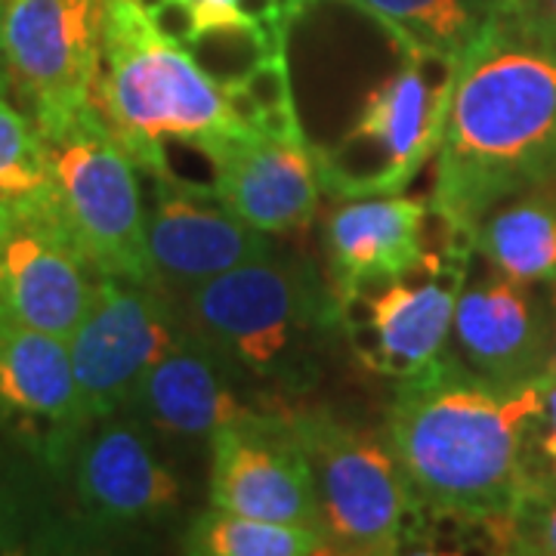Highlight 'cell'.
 <instances>
[{
  "instance_id": "1",
  "label": "cell",
  "mask_w": 556,
  "mask_h": 556,
  "mask_svg": "<svg viewBox=\"0 0 556 556\" xmlns=\"http://www.w3.org/2000/svg\"><path fill=\"white\" fill-rule=\"evenodd\" d=\"M556 182V35L522 7L460 65L437 155L430 211L477 254L501 201Z\"/></svg>"
},
{
  "instance_id": "2",
  "label": "cell",
  "mask_w": 556,
  "mask_h": 556,
  "mask_svg": "<svg viewBox=\"0 0 556 556\" xmlns=\"http://www.w3.org/2000/svg\"><path fill=\"white\" fill-rule=\"evenodd\" d=\"M541 405L544 378L489 380L448 350L424 375L399 380L383 433L430 514L482 526L538 482L532 430Z\"/></svg>"
},
{
  "instance_id": "3",
  "label": "cell",
  "mask_w": 556,
  "mask_h": 556,
  "mask_svg": "<svg viewBox=\"0 0 556 556\" xmlns=\"http://www.w3.org/2000/svg\"><path fill=\"white\" fill-rule=\"evenodd\" d=\"M179 321L273 396L316 387L331 346L343 340L340 300L313 260L294 254L241 263L223 276L174 294Z\"/></svg>"
},
{
  "instance_id": "4",
  "label": "cell",
  "mask_w": 556,
  "mask_h": 556,
  "mask_svg": "<svg viewBox=\"0 0 556 556\" xmlns=\"http://www.w3.org/2000/svg\"><path fill=\"white\" fill-rule=\"evenodd\" d=\"M93 109L139 174H170L167 146L204 149L239 127L226 84L167 40L137 0H102Z\"/></svg>"
},
{
  "instance_id": "5",
  "label": "cell",
  "mask_w": 556,
  "mask_h": 556,
  "mask_svg": "<svg viewBox=\"0 0 556 556\" xmlns=\"http://www.w3.org/2000/svg\"><path fill=\"white\" fill-rule=\"evenodd\" d=\"M457 72L437 53L402 50V65L365 97L346 137L334 149H316L321 189L334 199L405 192L439 155Z\"/></svg>"
},
{
  "instance_id": "6",
  "label": "cell",
  "mask_w": 556,
  "mask_h": 556,
  "mask_svg": "<svg viewBox=\"0 0 556 556\" xmlns=\"http://www.w3.org/2000/svg\"><path fill=\"white\" fill-rule=\"evenodd\" d=\"M291 427L316 479L321 532L334 554L393 556L415 541L427 510L412 492L387 439L358 430L328 408H291Z\"/></svg>"
},
{
  "instance_id": "7",
  "label": "cell",
  "mask_w": 556,
  "mask_h": 556,
  "mask_svg": "<svg viewBox=\"0 0 556 556\" xmlns=\"http://www.w3.org/2000/svg\"><path fill=\"white\" fill-rule=\"evenodd\" d=\"M47 152L60 217L84 260L100 276L155 285L139 167L100 112H87L65 137L47 142Z\"/></svg>"
},
{
  "instance_id": "8",
  "label": "cell",
  "mask_w": 556,
  "mask_h": 556,
  "mask_svg": "<svg viewBox=\"0 0 556 556\" xmlns=\"http://www.w3.org/2000/svg\"><path fill=\"white\" fill-rule=\"evenodd\" d=\"M100 31L102 0H3L0 60L43 142L93 112Z\"/></svg>"
},
{
  "instance_id": "9",
  "label": "cell",
  "mask_w": 556,
  "mask_h": 556,
  "mask_svg": "<svg viewBox=\"0 0 556 556\" xmlns=\"http://www.w3.org/2000/svg\"><path fill=\"white\" fill-rule=\"evenodd\" d=\"M473 251L448 239L408 273L340 300L343 343L371 375L408 380L445 356Z\"/></svg>"
},
{
  "instance_id": "10",
  "label": "cell",
  "mask_w": 556,
  "mask_h": 556,
  "mask_svg": "<svg viewBox=\"0 0 556 556\" xmlns=\"http://www.w3.org/2000/svg\"><path fill=\"white\" fill-rule=\"evenodd\" d=\"M186 334L177 303L155 285L102 276L87 313L68 338L84 415L112 417L139 378Z\"/></svg>"
},
{
  "instance_id": "11",
  "label": "cell",
  "mask_w": 556,
  "mask_h": 556,
  "mask_svg": "<svg viewBox=\"0 0 556 556\" xmlns=\"http://www.w3.org/2000/svg\"><path fill=\"white\" fill-rule=\"evenodd\" d=\"M288 415L263 412L211 437V507L321 532L313 467Z\"/></svg>"
},
{
  "instance_id": "12",
  "label": "cell",
  "mask_w": 556,
  "mask_h": 556,
  "mask_svg": "<svg viewBox=\"0 0 556 556\" xmlns=\"http://www.w3.org/2000/svg\"><path fill=\"white\" fill-rule=\"evenodd\" d=\"M149 263L155 285L170 298L276 251L269 232H260L236 217L211 182H195L179 174H149Z\"/></svg>"
},
{
  "instance_id": "13",
  "label": "cell",
  "mask_w": 556,
  "mask_h": 556,
  "mask_svg": "<svg viewBox=\"0 0 556 556\" xmlns=\"http://www.w3.org/2000/svg\"><path fill=\"white\" fill-rule=\"evenodd\" d=\"M87 266L62 223L56 195L0 214V316L68 340L97 288Z\"/></svg>"
},
{
  "instance_id": "14",
  "label": "cell",
  "mask_w": 556,
  "mask_h": 556,
  "mask_svg": "<svg viewBox=\"0 0 556 556\" xmlns=\"http://www.w3.org/2000/svg\"><path fill=\"white\" fill-rule=\"evenodd\" d=\"M219 201L260 232H294L316 217L321 199L316 146L269 137L239 124L204 149Z\"/></svg>"
},
{
  "instance_id": "15",
  "label": "cell",
  "mask_w": 556,
  "mask_h": 556,
  "mask_svg": "<svg viewBox=\"0 0 556 556\" xmlns=\"http://www.w3.org/2000/svg\"><path fill=\"white\" fill-rule=\"evenodd\" d=\"M538 285L492 276L464 285L455 309L452 343L470 371L501 383H522L547 375L551 313Z\"/></svg>"
},
{
  "instance_id": "16",
  "label": "cell",
  "mask_w": 556,
  "mask_h": 556,
  "mask_svg": "<svg viewBox=\"0 0 556 556\" xmlns=\"http://www.w3.org/2000/svg\"><path fill=\"white\" fill-rule=\"evenodd\" d=\"M244 396L239 371L186 331L177 346L139 378L124 408L167 437L211 439L223 427L266 412Z\"/></svg>"
},
{
  "instance_id": "17",
  "label": "cell",
  "mask_w": 556,
  "mask_h": 556,
  "mask_svg": "<svg viewBox=\"0 0 556 556\" xmlns=\"http://www.w3.org/2000/svg\"><path fill=\"white\" fill-rule=\"evenodd\" d=\"M430 201L408 195L343 199L325 219L328 278L338 300L408 273L427 257Z\"/></svg>"
},
{
  "instance_id": "18",
  "label": "cell",
  "mask_w": 556,
  "mask_h": 556,
  "mask_svg": "<svg viewBox=\"0 0 556 556\" xmlns=\"http://www.w3.org/2000/svg\"><path fill=\"white\" fill-rule=\"evenodd\" d=\"M78 497L90 519L130 526L174 510L179 485L137 420H105L78 448Z\"/></svg>"
},
{
  "instance_id": "19",
  "label": "cell",
  "mask_w": 556,
  "mask_h": 556,
  "mask_svg": "<svg viewBox=\"0 0 556 556\" xmlns=\"http://www.w3.org/2000/svg\"><path fill=\"white\" fill-rule=\"evenodd\" d=\"M0 408L43 430L53 455L65 448L87 420L68 340L0 316Z\"/></svg>"
},
{
  "instance_id": "20",
  "label": "cell",
  "mask_w": 556,
  "mask_h": 556,
  "mask_svg": "<svg viewBox=\"0 0 556 556\" xmlns=\"http://www.w3.org/2000/svg\"><path fill=\"white\" fill-rule=\"evenodd\" d=\"M390 31L399 50H427L457 68L522 0H343Z\"/></svg>"
},
{
  "instance_id": "21",
  "label": "cell",
  "mask_w": 556,
  "mask_h": 556,
  "mask_svg": "<svg viewBox=\"0 0 556 556\" xmlns=\"http://www.w3.org/2000/svg\"><path fill=\"white\" fill-rule=\"evenodd\" d=\"M477 254L522 285L556 281V182L492 207L477 229Z\"/></svg>"
},
{
  "instance_id": "22",
  "label": "cell",
  "mask_w": 556,
  "mask_h": 556,
  "mask_svg": "<svg viewBox=\"0 0 556 556\" xmlns=\"http://www.w3.org/2000/svg\"><path fill=\"white\" fill-rule=\"evenodd\" d=\"M186 554L201 556H321L334 554L328 538L318 529L273 522V519L241 517L232 510L211 507L201 514L189 535Z\"/></svg>"
},
{
  "instance_id": "23",
  "label": "cell",
  "mask_w": 556,
  "mask_h": 556,
  "mask_svg": "<svg viewBox=\"0 0 556 556\" xmlns=\"http://www.w3.org/2000/svg\"><path fill=\"white\" fill-rule=\"evenodd\" d=\"M53 199V164L35 124L0 100V214Z\"/></svg>"
},
{
  "instance_id": "24",
  "label": "cell",
  "mask_w": 556,
  "mask_h": 556,
  "mask_svg": "<svg viewBox=\"0 0 556 556\" xmlns=\"http://www.w3.org/2000/svg\"><path fill=\"white\" fill-rule=\"evenodd\" d=\"M223 84H226L229 102H232L241 124L257 127L269 137L303 139L285 50L263 53L244 72L226 78Z\"/></svg>"
},
{
  "instance_id": "25",
  "label": "cell",
  "mask_w": 556,
  "mask_h": 556,
  "mask_svg": "<svg viewBox=\"0 0 556 556\" xmlns=\"http://www.w3.org/2000/svg\"><path fill=\"white\" fill-rule=\"evenodd\" d=\"M479 529L497 554L556 556V485L532 482L507 514Z\"/></svg>"
},
{
  "instance_id": "26",
  "label": "cell",
  "mask_w": 556,
  "mask_h": 556,
  "mask_svg": "<svg viewBox=\"0 0 556 556\" xmlns=\"http://www.w3.org/2000/svg\"><path fill=\"white\" fill-rule=\"evenodd\" d=\"M532 470L538 482L556 485V378L544 375V405L532 430Z\"/></svg>"
},
{
  "instance_id": "27",
  "label": "cell",
  "mask_w": 556,
  "mask_h": 556,
  "mask_svg": "<svg viewBox=\"0 0 556 556\" xmlns=\"http://www.w3.org/2000/svg\"><path fill=\"white\" fill-rule=\"evenodd\" d=\"M522 3H526L529 16H535L547 31L556 35V0H522Z\"/></svg>"
},
{
  "instance_id": "28",
  "label": "cell",
  "mask_w": 556,
  "mask_h": 556,
  "mask_svg": "<svg viewBox=\"0 0 556 556\" xmlns=\"http://www.w3.org/2000/svg\"><path fill=\"white\" fill-rule=\"evenodd\" d=\"M547 288V313H551V365H547V375L556 378V281L544 285Z\"/></svg>"
}]
</instances>
